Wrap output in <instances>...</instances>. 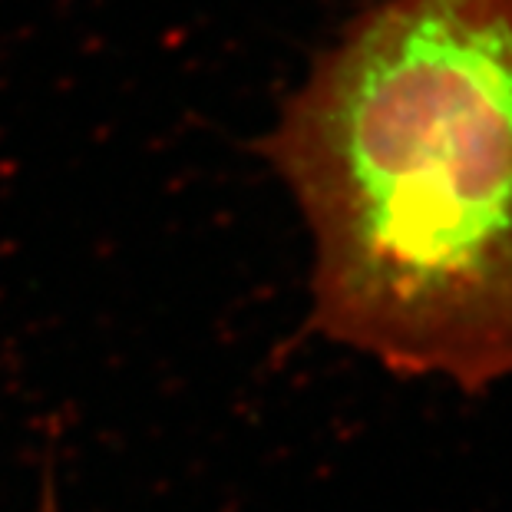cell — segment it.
<instances>
[{
  "label": "cell",
  "instance_id": "7a4b0ae2",
  "mask_svg": "<svg viewBox=\"0 0 512 512\" xmlns=\"http://www.w3.org/2000/svg\"><path fill=\"white\" fill-rule=\"evenodd\" d=\"M40 512H57V496H53V486L50 483H47V493H43Z\"/></svg>",
  "mask_w": 512,
  "mask_h": 512
},
{
  "label": "cell",
  "instance_id": "6da1fadb",
  "mask_svg": "<svg viewBox=\"0 0 512 512\" xmlns=\"http://www.w3.org/2000/svg\"><path fill=\"white\" fill-rule=\"evenodd\" d=\"M314 238L308 331L463 394L512 380V0H374L258 143Z\"/></svg>",
  "mask_w": 512,
  "mask_h": 512
}]
</instances>
